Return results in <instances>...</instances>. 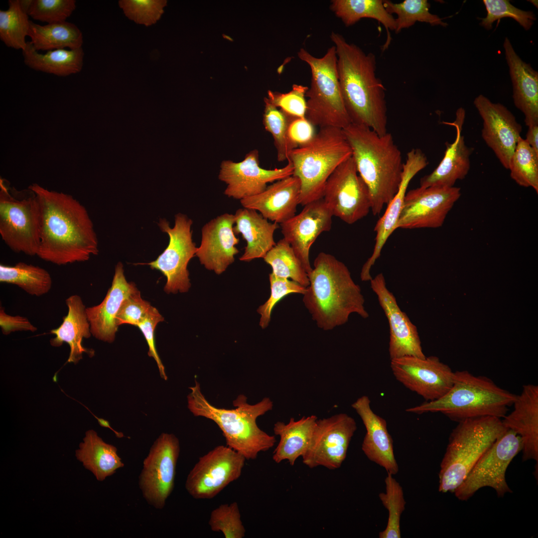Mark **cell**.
<instances>
[{"label":"cell","mask_w":538,"mask_h":538,"mask_svg":"<svg viewBox=\"0 0 538 538\" xmlns=\"http://www.w3.org/2000/svg\"><path fill=\"white\" fill-rule=\"evenodd\" d=\"M235 216L236 235L241 234L247 245L240 260L250 262L264 258L275 245L273 234L278 228L277 223L269 222L255 210L249 208L238 209Z\"/></svg>","instance_id":"obj_32"},{"label":"cell","mask_w":538,"mask_h":538,"mask_svg":"<svg viewBox=\"0 0 538 538\" xmlns=\"http://www.w3.org/2000/svg\"><path fill=\"white\" fill-rule=\"evenodd\" d=\"M0 327L2 333L4 335L16 331L34 332L37 330L26 317L8 314L2 307L0 308Z\"/></svg>","instance_id":"obj_54"},{"label":"cell","mask_w":538,"mask_h":538,"mask_svg":"<svg viewBox=\"0 0 538 538\" xmlns=\"http://www.w3.org/2000/svg\"><path fill=\"white\" fill-rule=\"evenodd\" d=\"M508 429L502 419L495 416L459 422L450 435L440 463L439 491L453 493L478 460Z\"/></svg>","instance_id":"obj_8"},{"label":"cell","mask_w":538,"mask_h":538,"mask_svg":"<svg viewBox=\"0 0 538 538\" xmlns=\"http://www.w3.org/2000/svg\"><path fill=\"white\" fill-rule=\"evenodd\" d=\"M235 216L225 213L218 216L202 227L201 244L196 256L204 267L217 274L224 272L239 252V243L233 230Z\"/></svg>","instance_id":"obj_24"},{"label":"cell","mask_w":538,"mask_h":538,"mask_svg":"<svg viewBox=\"0 0 538 538\" xmlns=\"http://www.w3.org/2000/svg\"><path fill=\"white\" fill-rule=\"evenodd\" d=\"M483 121L482 137L502 166L509 169L522 126L507 108L480 94L473 102Z\"/></svg>","instance_id":"obj_20"},{"label":"cell","mask_w":538,"mask_h":538,"mask_svg":"<svg viewBox=\"0 0 538 538\" xmlns=\"http://www.w3.org/2000/svg\"><path fill=\"white\" fill-rule=\"evenodd\" d=\"M75 0H32L27 14L47 24L65 21L76 8Z\"/></svg>","instance_id":"obj_49"},{"label":"cell","mask_w":538,"mask_h":538,"mask_svg":"<svg viewBox=\"0 0 538 538\" xmlns=\"http://www.w3.org/2000/svg\"><path fill=\"white\" fill-rule=\"evenodd\" d=\"M180 453L179 441L171 433H162L143 461L138 486L147 503L162 509L172 493Z\"/></svg>","instance_id":"obj_12"},{"label":"cell","mask_w":538,"mask_h":538,"mask_svg":"<svg viewBox=\"0 0 538 538\" xmlns=\"http://www.w3.org/2000/svg\"><path fill=\"white\" fill-rule=\"evenodd\" d=\"M387 473L385 480L386 491L380 493L379 497L388 511V519L385 529L379 533V537L400 538L401 517L404 510L406 503L402 486L392 474Z\"/></svg>","instance_id":"obj_44"},{"label":"cell","mask_w":538,"mask_h":538,"mask_svg":"<svg viewBox=\"0 0 538 538\" xmlns=\"http://www.w3.org/2000/svg\"><path fill=\"white\" fill-rule=\"evenodd\" d=\"M0 234L13 252L37 255L40 236V211L35 194L10 193L2 181L0 191Z\"/></svg>","instance_id":"obj_10"},{"label":"cell","mask_w":538,"mask_h":538,"mask_svg":"<svg viewBox=\"0 0 538 538\" xmlns=\"http://www.w3.org/2000/svg\"><path fill=\"white\" fill-rule=\"evenodd\" d=\"M19 0L8 1V8L0 10V39L7 47L24 50L30 20Z\"/></svg>","instance_id":"obj_40"},{"label":"cell","mask_w":538,"mask_h":538,"mask_svg":"<svg viewBox=\"0 0 538 538\" xmlns=\"http://www.w3.org/2000/svg\"><path fill=\"white\" fill-rule=\"evenodd\" d=\"M307 275L309 285L303 302L318 327L332 330L345 324L352 313L369 317L360 286L347 266L334 256L320 253Z\"/></svg>","instance_id":"obj_3"},{"label":"cell","mask_w":538,"mask_h":538,"mask_svg":"<svg viewBox=\"0 0 538 538\" xmlns=\"http://www.w3.org/2000/svg\"><path fill=\"white\" fill-rule=\"evenodd\" d=\"M298 57L310 69V87L305 97V118L314 126L332 127L343 129L350 124L339 82L334 45L328 49L320 58L311 55L303 48L297 52Z\"/></svg>","instance_id":"obj_9"},{"label":"cell","mask_w":538,"mask_h":538,"mask_svg":"<svg viewBox=\"0 0 538 538\" xmlns=\"http://www.w3.org/2000/svg\"><path fill=\"white\" fill-rule=\"evenodd\" d=\"M335 216L352 224L366 216L371 204L368 188L359 175L352 156L340 164L327 179L323 198Z\"/></svg>","instance_id":"obj_15"},{"label":"cell","mask_w":538,"mask_h":538,"mask_svg":"<svg viewBox=\"0 0 538 538\" xmlns=\"http://www.w3.org/2000/svg\"><path fill=\"white\" fill-rule=\"evenodd\" d=\"M514 410L502 419L504 425L513 430L522 442L523 461L533 459L538 464V386L525 385L517 395Z\"/></svg>","instance_id":"obj_30"},{"label":"cell","mask_w":538,"mask_h":538,"mask_svg":"<svg viewBox=\"0 0 538 538\" xmlns=\"http://www.w3.org/2000/svg\"><path fill=\"white\" fill-rule=\"evenodd\" d=\"M301 189L293 175L276 181L261 193L240 200L244 208L255 210L266 219L280 224L295 215Z\"/></svg>","instance_id":"obj_27"},{"label":"cell","mask_w":538,"mask_h":538,"mask_svg":"<svg viewBox=\"0 0 538 538\" xmlns=\"http://www.w3.org/2000/svg\"><path fill=\"white\" fill-rule=\"evenodd\" d=\"M208 524L212 531L222 533L225 538H243L245 536L246 529L236 502L221 504L212 510Z\"/></svg>","instance_id":"obj_46"},{"label":"cell","mask_w":538,"mask_h":538,"mask_svg":"<svg viewBox=\"0 0 538 538\" xmlns=\"http://www.w3.org/2000/svg\"><path fill=\"white\" fill-rule=\"evenodd\" d=\"M150 304L143 300L137 290L123 302L116 317L119 326L128 324L137 326L147 316L151 308Z\"/></svg>","instance_id":"obj_51"},{"label":"cell","mask_w":538,"mask_h":538,"mask_svg":"<svg viewBox=\"0 0 538 538\" xmlns=\"http://www.w3.org/2000/svg\"><path fill=\"white\" fill-rule=\"evenodd\" d=\"M317 419L316 415H311L297 420L291 417L287 423L282 421L274 423V433L279 436L280 440L273 451V460L276 463L286 460L294 465L296 460L306 453Z\"/></svg>","instance_id":"obj_33"},{"label":"cell","mask_w":538,"mask_h":538,"mask_svg":"<svg viewBox=\"0 0 538 538\" xmlns=\"http://www.w3.org/2000/svg\"><path fill=\"white\" fill-rule=\"evenodd\" d=\"M25 64L29 68L58 76H67L80 72L83 67L84 53L82 48L59 49L38 52L30 41L22 50Z\"/></svg>","instance_id":"obj_35"},{"label":"cell","mask_w":538,"mask_h":538,"mask_svg":"<svg viewBox=\"0 0 538 538\" xmlns=\"http://www.w3.org/2000/svg\"><path fill=\"white\" fill-rule=\"evenodd\" d=\"M287 161V164L280 168H263L260 165L259 152L257 149L249 152L244 159L239 162L231 160L222 161L218 178L227 185L224 194L240 201L261 193L267 188L268 183L293 175V164L289 160Z\"/></svg>","instance_id":"obj_19"},{"label":"cell","mask_w":538,"mask_h":538,"mask_svg":"<svg viewBox=\"0 0 538 538\" xmlns=\"http://www.w3.org/2000/svg\"><path fill=\"white\" fill-rule=\"evenodd\" d=\"M351 147L359 175L370 195L371 210L380 214L398 191L404 163L392 134L380 135L371 129L350 124L342 129Z\"/></svg>","instance_id":"obj_4"},{"label":"cell","mask_w":538,"mask_h":538,"mask_svg":"<svg viewBox=\"0 0 538 538\" xmlns=\"http://www.w3.org/2000/svg\"><path fill=\"white\" fill-rule=\"evenodd\" d=\"M119 5L125 15L136 23L146 26L155 24L161 18L165 0H121Z\"/></svg>","instance_id":"obj_48"},{"label":"cell","mask_w":538,"mask_h":538,"mask_svg":"<svg viewBox=\"0 0 538 538\" xmlns=\"http://www.w3.org/2000/svg\"><path fill=\"white\" fill-rule=\"evenodd\" d=\"M188 408L196 416H203L215 422L221 430L227 446L242 454L246 460L255 459L259 453L272 448L276 438L262 430L257 419L272 409L273 403L268 397L251 404L247 397L240 395L233 401L235 408H218L211 404L202 393L200 384L190 387Z\"/></svg>","instance_id":"obj_5"},{"label":"cell","mask_w":538,"mask_h":538,"mask_svg":"<svg viewBox=\"0 0 538 538\" xmlns=\"http://www.w3.org/2000/svg\"><path fill=\"white\" fill-rule=\"evenodd\" d=\"M265 109L263 124L265 130L273 137L279 162L287 160L290 151L296 147L288 136V129L295 118L272 105L267 98H264Z\"/></svg>","instance_id":"obj_43"},{"label":"cell","mask_w":538,"mask_h":538,"mask_svg":"<svg viewBox=\"0 0 538 538\" xmlns=\"http://www.w3.org/2000/svg\"><path fill=\"white\" fill-rule=\"evenodd\" d=\"M0 281L16 285L31 295L40 296L49 291L52 278L38 266L19 262L13 266L0 264Z\"/></svg>","instance_id":"obj_38"},{"label":"cell","mask_w":538,"mask_h":538,"mask_svg":"<svg viewBox=\"0 0 538 538\" xmlns=\"http://www.w3.org/2000/svg\"><path fill=\"white\" fill-rule=\"evenodd\" d=\"M383 4L389 13H395L397 15L395 31L397 33L403 29L413 26L417 21L429 23L432 26L445 27L448 25L438 15L430 12V4L427 0H405L400 3L383 0Z\"/></svg>","instance_id":"obj_41"},{"label":"cell","mask_w":538,"mask_h":538,"mask_svg":"<svg viewBox=\"0 0 538 538\" xmlns=\"http://www.w3.org/2000/svg\"><path fill=\"white\" fill-rule=\"evenodd\" d=\"M28 36L36 51L82 47V33L74 23L66 21L41 25L30 20Z\"/></svg>","instance_id":"obj_37"},{"label":"cell","mask_w":538,"mask_h":538,"mask_svg":"<svg viewBox=\"0 0 538 538\" xmlns=\"http://www.w3.org/2000/svg\"><path fill=\"white\" fill-rule=\"evenodd\" d=\"M352 155L342 129L332 127L320 128L308 143L293 149L287 160L293 165L292 175L301 182L299 204L322 198L329 176Z\"/></svg>","instance_id":"obj_7"},{"label":"cell","mask_w":538,"mask_h":538,"mask_svg":"<svg viewBox=\"0 0 538 538\" xmlns=\"http://www.w3.org/2000/svg\"><path fill=\"white\" fill-rule=\"evenodd\" d=\"M428 164L425 154L419 148H412L406 154L403 164L402 179L398 191L387 205L384 214L379 218L375 228V244L371 256L363 265L360 273L362 281H369L370 270L381 256L387 241L396 230L407 189L411 179Z\"/></svg>","instance_id":"obj_23"},{"label":"cell","mask_w":538,"mask_h":538,"mask_svg":"<svg viewBox=\"0 0 538 538\" xmlns=\"http://www.w3.org/2000/svg\"><path fill=\"white\" fill-rule=\"evenodd\" d=\"M263 259L271 266L274 275L291 278L306 287L309 285L307 273L301 262L284 238L279 240Z\"/></svg>","instance_id":"obj_39"},{"label":"cell","mask_w":538,"mask_h":538,"mask_svg":"<svg viewBox=\"0 0 538 538\" xmlns=\"http://www.w3.org/2000/svg\"><path fill=\"white\" fill-rule=\"evenodd\" d=\"M483 2L487 15L485 17L481 18L479 24L487 30L492 28L495 21L505 17L514 19L525 30H529L537 19L533 11L518 8L507 0H483Z\"/></svg>","instance_id":"obj_45"},{"label":"cell","mask_w":538,"mask_h":538,"mask_svg":"<svg viewBox=\"0 0 538 538\" xmlns=\"http://www.w3.org/2000/svg\"><path fill=\"white\" fill-rule=\"evenodd\" d=\"M330 9L346 26L354 25L364 18L374 19L385 27L387 40L383 50L387 49L392 40L390 30L395 31L396 18L385 8L382 0H332Z\"/></svg>","instance_id":"obj_36"},{"label":"cell","mask_w":538,"mask_h":538,"mask_svg":"<svg viewBox=\"0 0 538 538\" xmlns=\"http://www.w3.org/2000/svg\"><path fill=\"white\" fill-rule=\"evenodd\" d=\"M511 178L519 185L532 187L538 193V153L521 136L512 156Z\"/></svg>","instance_id":"obj_42"},{"label":"cell","mask_w":538,"mask_h":538,"mask_svg":"<svg viewBox=\"0 0 538 538\" xmlns=\"http://www.w3.org/2000/svg\"><path fill=\"white\" fill-rule=\"evenodd\" d=\"M333 216L331 209L321 198L304 205L299 214L280 224L283 238L290 245L307 274L312 269L310 248L322 233L330 230Z\"/></svg>","instance_id":"obj_22"},{"label":"cell","mask_w":538,"mask_h":538,"mask_svg":"<svg viewBox=\"0 0 538 538\" xmlns=\"http://www.w3.org/2000/svg\"><path fill=\"white\" fill-rule=\"evenodd\" d=\"M503 48L512 84L514 105L524 114L528 127L537 125L538 72L519 57L507 37L504 39Z\"/></svg>","instance_id":"obj_29"},{"label":"cell","mask_w":538,"mask_h":538,"mask_svg":"<svg viewBox=\"0 0 538 538\" xmlns=\"http://www.w3.org/2000/svg\"><path fill=\"white\" fill-rule=\"evenodd\" d=\"M135 284L128 282L123 266L119 263L116 268L112 285L103 301L86 309L92 334L97 339L113 342L118 331L116 317L123 301L137 290Z\"/></svg>","instance_id":"obj_28"},{"label":"cell","mask_w":538,"mask_h":538,"mask_svg":"<svg viewBox=\"0 0 538 538\" xmlns=\"http://www.w3.org/2000/svg\"><path fill=\"white\" fill-rule=\"evenodd\" d=\"M356 429L355 419L346 413L318 419L308 448L302 457L303 463L310 468H340Z\"/></svg>","instance_id":"obj_16"},{"label":"cell","mask_w":538,"mask_h":538,"mask_svg":"<svg viewBox=\"0 0 538 538\" xmlns=\"http://www.w3.org/2000/svg\"><path fill=\"white\" fill-rule=\"evenodd\" d=\"M391 360L396 379L426 402L440 399L453 385L454 372L436 356H404Z\"/></svg>","instance_id":"obj_18"},{"label":"cell","mask_w":538,"mask_h":538,"mask_svg":"<svg viewBox=\"0 0 538 538\" xmlns=\"http://www.w3.org/2000/svg\"><path fill=\"white\" fill-rule=\"evenodd\" d=\"M270 294L268 300L258 309L261 315L260 326L265 329L270 322L272 310L276 303L284 296L292 293L304 294L306 287L288 278L280 277L271 273L269 275Z\"/></svg>","instance_id":"obj_47"},{"label":"cell","mask_w":538,"mask_h":538,"mask_svg":"<svg viewBox=\"0 0 538 538\" xmlns=\"http://www.w3.org/2000/svg\"><path fill=\"white\" fill-rule=\"evenodd\" d=\"M528 1H530V2H531L535 6L537 7V8H538V0H528Z\"/></svg>","instance_id":"obj_56"},{"label":"cell","mask_w":538,"mask_h":538,"mask_svg":"<svg viewBox=\"0 0 538 538\" xmlns=\"http://www.w3.org/2000/svg\"><path fill=\"white\" fill-rule=\"evenodd\" d=\"M370 281L389 324L391 360L404 356L425 358L417 328L400 308L396 297L386 286L383 274H378Z\"/></svg>","instance_id":"obj_21"},{"label":"cell","mask_w":538,"mask_h":538,"mask_svg":"<svg viewBox=\"0 0 538 538\" xmlns=\"http://www.w3.org/2000/svg\"><path fill=\"white\" fill-rule=\"evenodd\" d=\"M516 396L487 377L475 376L467 371H457L454 372L453 385L445 395L406 411L416 414L440 412L458 422L485 416L502 419Z\"/></svg>","instance_id":"obj_6"},{"label":"cell","mask_w":538,"mask_h":538,"mask_svg":"<svg viewBox=\"0 0 538 538\" xmlns=\"http://www.w3.org/2000/svg\"><path fill=\"white\" fill-rule=\"evenodd\" d=\"M337 73L344 105L351 123L368 127L380 135L388 133L386 89L377 76L375 55L332 32Z\"/></svg>","instance_id":"obj_2"},{"label":"cell","mask_w":538,"mask_h":538,"mask_svg":"<svg viewBox=\"0 0 538 538\" xmlns=\"http://www.w3.org/2000/svg\"><path fill=\"white\" fill-rule=\"evenodd\" d=\"M68 308L67 314L63 317V322L57 328L50 330L55 337L50 340L51 345L60 347L64 342L70 347L67 362L76 364L83 358V353L89 356L94 355L93 350L83 345L84 338H89L92 333L85 305L81 297L72 295L65 300Z\"/></svg>","instance_id":"obj_31"},{"label":"cell","mask_w":538,"mask_h":538,"mask_svg":"<svg viewBox=\"0 0 538 538\" xmlns=\"http://www.w3.org/2000/svg\"><path fill=\"white\" fill-rule=\"evenodd\" d=\"M465 118V110L460 107L457 110L453 122L443 123L455 128V138L451 143H446L443 158L431 173L420 179V187H453L457 180L463 179L468 174L472 149L466 145L462 134Z\"/></svg>","instance_id":"obj_25"},{"label":"cell","mask_w":538,"mask_h":538,"mask_svg":"<svg viewBox=\"0 0 538 538\" xmlns=\"http://www.w3.org/2000/svg\"><path fill=\"white\" fill-rule=\"evenodd\" d=\"M314 126L305 118H295L288 129V136L296 148L310 141L316 133Z\"/></svg>","instance_id":"obj_53"},{"label":"cell","mask_w":538,"mask_h":538,"mask_svg":"<svg viewBox=\"0 0 538 538\" xmlns=\"http://www.w3.org/2000/svg\"><path fill=\"white\" fill-rule=\"evenodd\" d=\"M28 189L35 194L40 211L37 256L61 266L85 262L98 254L97 238L84 206L70 195L37 184Z\"/></svg>","instance_id":"obj_1"},{"label":"cell","mask_w":538,"mask_h":538,"mask_svg":"<svg viewBox=\"0 0 538 538\" xmlns=\"http://www.w3.org/2000/svg\"><path fill=\"white\" fill-rule=\"evenodd\" d=\"M308 87L294 84L288 92L281 93L269 90L267 99L276 108L295 118H305V94Z\"/></svg>","instance_id":"obj_50"},{"label":"cell","mask_w":538,"mask_h":538,"mask_svg":"<svg viewBox=\"0 0 538 538\" xmlns=\"http://www.w3.org/2000/svg\"><path fill=\"white\" fill-rule=\"evenodd\" d=\"M192 224L190 219L180 213L175 215L172 228L165 219H160L158 225L168 235V245L155 261L143 264L159 270L166 277L164 291L167 293L186 292L191 286L187 266L197 250L192 241Z\"/></svg>","instance_id":"obj_13"},{"label":"cell","mask_w":538,"mask_h":538,"mask_svg":"<svg viewBox=\"0 0 538 538\" xmlns=\"http://www.w3.org/2000/svg\"><path fill=\"white\" fill-rule=\"evenodd\" d=\"M246 459L228 446H217L199 457L185 487L193 498L210 499L241 476Z\"/></svg>","instance_id":"obj_14"},{"label":"cell","mask_w":538,"mask_h":538,"mask_svg":"<svg viewBox=\"0 0 538 538\" xmlns=\"http://www.w3.org/2000/svg\"><path fill=\"white\" fill-rule=\"evenodd\" d=\"M163 321V318L158 311L152 307L150 311L140 322L137 327L143 334L148 346V355L155 361L161 377L164 380L167 379L164 367L159 357L155 345L154 332L157 324Z\"/></svg>","instance_id":"obj_52"},{"label":"cell","mask_w":538,"mask_h":538,"mask_svg":"<svg viewBox=\"0 0 538 538\" xmlns=\"http://www.w3.org/2000/svg\"><path fill=\"white\" fill-rule=\"evenodd\" d=\"M522 450L521 437L508 429L476 463L454 490L455 496L460 500L466 501L485 487L494 489L499 497L513 492L507 483L506 472L513 458Z\"/></svg>","instance_id":"obj_11"},{"label":"cell","mask_w":538,"mask_h":538,"mask_svg":"<svg viewBox=\"0 0 538 538\" xmlns=\"http://www.w3.org/2000/svg\"><path fill=\"white\" fill-rule=\"evenodd\" d=\"M76 456L99 481H104L125 465L118 454L117 448L104 442L92 429L86 432L83 442L76 451Z\"/></svg>","instance_id":"obj_34"},{"label":"cell","mask_w":538,"mask_h":538,"mask_svg":"<svg viewBox=\"0 0 538 538\" xmlns=\"http://www.w3.org/2000/svg\"><path fill=\"white\" fill-rule=\"evenodd\" d=\"M528 128L525 139L530 146L538 153V125Z\"/></svg>","instance_id":"obj_55"},{"label":"cell","mask_w":538,"mask_h":538,"mask_svg":"<svg viewBox=\"0 0 538 538\" xmlns=\"http://www.w3.org/2000/svg\"><path fill=\"white\" fill-rule=\"evenodd\" d=\"M461 194L460 188L455 186L419 187L407 191L396 229L441 227Z\"/></svg>","instance_id":"obj_17"},{"label":"cell","mask_w":538,"mask_h":538,"mask_svg":"<svg viewBox=\"0 0 538 538\" xmlns=\"http://www.w3.org/2000/svg\"><path fill=\"white\" fill-rule=\"evenodd\" d=\"M370 400L367 396H362L351 406L361 417L366 429L362 450L367 457L386 469L393 475L399 471V466L395 457L393 441L387 429L385 419L376 414L371 409Z\"/></svg>","instance_id":"obj_26"}]
</instances>
